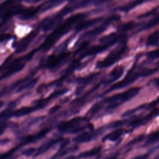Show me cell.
<instances>
[{"label": "cell", "instance_id": "obj_4", "mask_svg": "<svg viewBox=\"0 0 159 159\" xmlns=\"http://www.w3.org/2000/svg\"><path fill=\"white\" fill-rule=\"evenodd\" d=\"M122 133H123V130L121 129H119L114 130L113 132H112L111 133L108 134L107 137L109 140H116L122 135Z\"/></svg>", "mask_w": 159, "mask_h": 159}, {"label": "cell", "instance_id": "obj_1", "mask_svg": "<svg viewBox=\"0 0 159 159\" xmlns=\"http://www.w3.org/2000/svg\"><path fill=\"white\" fill-rule=\"evenodd\" d=\"M127 50V47L125 46L117 48L111 52L110 54L100 63V66L102 67L108 66L111 65L112 63L117 61L125 53Z\"/></svg>", "mask_w": 159, "mask_h": 159}, {"label": "cell", "instance_id": "obj_5", "mask_svg": "<svg viewBox=\"0 0 159 159\" xmlns=\"http://www.w3.org/2000/svg\"><path fill=\"white\" fill-rule=\"evenodd\" d=\"M124 72V68L122 66H117L111 73V76L114 78H118L120 77Z\"/></svg>", "mask_w": 159, "mask_h": 159}, {"label": "cell", "instance_id": "obj_3", "mask_svg": "<svg viewBox=\"0 0 159 159\" xmlns=\"http://www.w3.org/2000/svg\"><path fill=\"white\" fill-rule=\"evenodd\" d=\"M159 43V32L157 31L150 34L147 40V45L148 46H156Z\"/></svg>", "mask_w": 159, "mask_h": 159}, {"label": "cell", "instance_id": "obj_2", "mask_svg": "<svg viewBox=\"0 0 159 159\" xmlns=\"http://www.w3.org/2000/svg\"><path fill=\"white\" fill-rule=\"evenodd\" d=\"M139 91V88L138 87H135V88H132L125 91H124L122 93L119 94L118 96H117L120 101H126L133 97H134Z\"/></svg>", "mask_w": 159, "mask_h": 159}, {"label": "cell", "instance_id": "obj_7", "mask_svg": "<svg viewBox=\"0 0 159 159\" xmlns=\"http://www.w3.org/2000/svg\"><path fill=\"white\" fill-rule=\"evenodd\" d=\"M158 139H159V131L156 132L152 134V135H150V139L151 140H157Z\"/></svg>", "mask_w": 159, "mask_h": 159}, {"label": "cell", "instance_id": "obj_6", "mask_svg": "<svg viewBox=\"0 0 159 159\" xmlns=\"http://www.w3.org/2000/svg\"><path fill=\"white\" fill-rule=\"evenodd\" d=\"M147 56L150 58H152V59H155L159 57V49H156L152 51L149 52L147 53Z\"/></svg>", "mask_w": 159, "mask_h": 159}]
</instances>
